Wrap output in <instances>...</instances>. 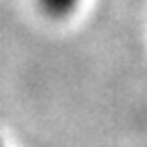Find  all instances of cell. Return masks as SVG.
<instances>
[{
	"label": "cell",
	"instance_id": "1",
	"mask_svg": "<svg viewBox=\"0 0 147 147\" xmlns=\"http://www.w3.org/2000/svg\"><path fill=\"white\" fill-rule=\"evenodd\" d=\"M40 5L51 16H66L79 5V0H40Z\"/></svg>",
	"mask_w": 147,
	"mask_h": 147
}]
</instances>
